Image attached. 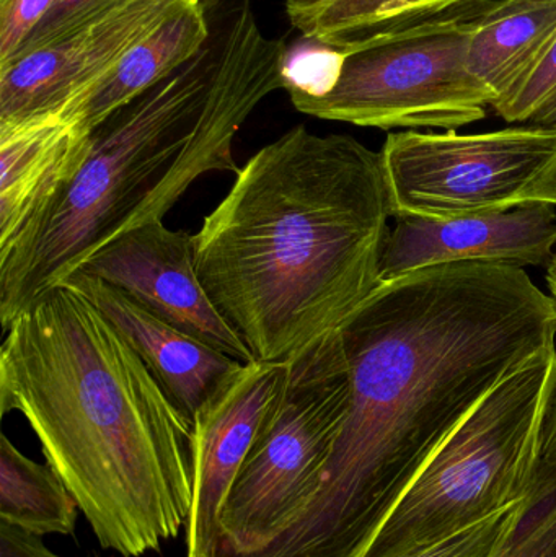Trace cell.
Masks as SVG:
<instances>
[{
	"label": "cell",
	"instance_id": "6da1fadb",
	"mask_svg": "<svg viewBox=\"0 0 556 557\" xmlns=\"http://www.w3.org/2000/svg\"><path fill=\"white\" fill-rule=\"evenodd\" d=\"M338 333L351 401L319 487L271 545L240 557H361L447 435L555 349L556 301L512 264H437L381 282Z\"/></svg>",
	"mask_w": 556,
	"mask_h": 557
},
{
	"label": "cell",
	"instance_id": "7a4b0ae2",
	"mask_svg": "<svg viewBox=\"0 0 556 557\" xmlns=\"http://www.w3.org/2000/svg\"><path fill=\"white\" fill-rule=\"evenodd\" d=\"M0 347V409L20 412L101 548L157 552L188 523L191 422L71 285L23 308Z\"/></svg>",
	"mask_w": 556,
	"mask_h": 557
},
{
	"label": "cell",
	"instance_id": "3957f363",
	"mask_svg": "<svg viewBox=\"0 0 556 557\" xmlns=\"http://www.w3.org/2000/svg\"><path fill=\"white\" fill-rule=\"evenodd\" d=\"M391 218L381 152L296 126L206 215L196 267L254 359L286 362L379 287Z\"/></svg>",
	"mask_w": 556,
	"mask_h": 557
},
{
	"label": "cell",
	"instance_id": "277c9868",
	"mask_svg": "<svg viewBox=\"0 0 556 557\" xmlns=\"http://www.w3.org/2000/svg\"><path fill=\"white\" fill-rule=\"evenodd\" d=\"M283 39L261 33L248 0L232 3L208 46L108 114L81 163L0 255V323L62 284L101 247L163 215L208 172L238 173L242 124L283 88Z\"/></svg>",
	"mask_w": 556,
	"mask_h": 557
},
{
	"label": "cell",
	"instance_id": "5b68a950",
	"mask_svg": "<svg viewBox=\"0 0 556 557\" xmlns=\"http://www.w3.org/2000/svg\"><path fill=\"white\" fill-rule=\"evenodd\" d=\"M556 350L506 376L447 435L361 557H400L456 535L534 493L541 418Z\"/></svg>",
	"mask_w": 556,
	"mask_h": 557
},
{
	"label": "cell",
	"instance_id": "8992f818",
	"mask_svg": "<svg viewBox=\"0 0 556 557\" xmlns=\"http://www.w3.org/2000/svg\"><path fill=\"white\" fill-rule=\"evenodd\" d=\"M351 401L338 330L286 360V375L219 517L215 557L274 542L310 503Z\"/></svg>",
	"mask_w": 556,
	"mask_h": 557
},
{
	"label": "cell",
	"instance_id": "52a82bcc",
	"mask_svg": "<svg viewBox=\"0 0 556 557\" xmlns=\"http://www.w3.org/2000/svg\"><path fill=\"white\" fill-rule=\"evenodd\" d=\"M472 18L421 23L345 46L322 97L291 95L300 113L378 129L457 131L486 116L490 91L467 65Z\"/></svg>",
	"mask_w": 556,
	"mask_h": 557
},
{
	"label": "cell",
	"instance_id": "ba28073f",
	"mask_svg": "<svg viewBox=\"0 0 556 557\" xmlns=\"http://www.w3.org/2000/svg\"><path fill=\"white\" fill-rule=\"evenodd\" d=\"M392 218L454 219L521 205L556 157V126L492 133L404 131L381 150Z\"/></svg>",
	"mask_w": 556,
	"mask_h": 557
},
{
	"label": "cell",
	"instance_id": "9c48e42d",
	"mask_svg": "<svg viewBox=\"0 0 556 557\" xmlns=\"http://www.w3.org/2000/svg\"><path fill=\"white\" fill-rule=\"evenodd\" d=\"M191 0H127L54 41L0 64V127L61 116ZM195 3V2H193Z\"/></svg>",
	"mask_w": 556,
	"mask_h": 557
},
{
	"label": "cell",
	"instance_id": "30bf717a",
	"mask_svg": "<svg viewBox=\"0 0 556 557\" xmlns=\"http://www.w3.org/2000/svg\"><path fill=\"white\" fill-rule=\"evenodd\" d=\"M81 271L238 362H254L247 344L202 285L195 235L170 231L163 221L147 222L101 247Z\"/></svg>",
	"mask_w": 556,
	"mask_h": 557
},
{
	"label": "cell",
	"instance_id": "8fae6325",
	"mask_svg": "<svg viewBox=\"0 0 556 557\" xmlns=\"http://www.w3.org/2000/svg\"><path fill=\"white\" fill-rule=\"evenodd\" d=\"M284 375L286 362L244 363L193 419L186 557H215L225 497L283 388Z\"/></svg>",
	"mask_w": 556,
	"mask_h": 557
},
{
	"label": "cell",
	"instance_id": "7c38bea8",
	"mask_svg": "<svg viewBox=\"0 0 556 557\" xmlns=\"http://www.w3.org/2000/svg\"><path fill=\"white\" fill-rule=\"evenodd\" d=\"M555 208L529 201L508 211L466 218L398 215L382 253L381 282L437 264H551L556 245Z\"/></svg>",
	"mask_w": 556,
	"mask_h": 557
},
{
	"label": "cell",
	"instance_id": "4fadbf2b",
	"mask_svg": "<svg viewBox=\"0 0 556 557\" xmlns=\"http://www.w3.org/2000/svg\"><path fill=\"white\" fill-rule=\"evenodd\" d=\"M64 284L84 294L116 327L189 422L244 366L84 271H75Z\"/></svg>",
	"mask_w": 556,
	"mask_h": 557
},
{
	"label": "cell",
	"instance_id": "5bb4252c",
	"mask_svg": "<svg viewBox=\"0 0 556 557\" xmlns=\"http://www.w3.org/2000/svg\"><path fill=\"white\" fill-rule=\"evenodd\" d=\"M87 137L61 116L0 127V255L77 169Z\"/></svg>",
	"mask_w": 556,
	"mask_h": 557
},
{
	"label": "cell",
	"instance_id": "9a60e30c",
	"mask_svg": "<svg viewBox=\"0 0 556 557\" xmlns=\"http://www.w3.org/2000/svg\"><path fill=\"white\" fill-rule=\"evenodd\" d=\"M211 35L205 5L188 3L140 39L101 84L69 107L61 117L90 133L108 114L195 59L208 46Z\"/></svg>",
	"mask_w": 556,
	"mask_h": 557
},
{
	"label": "cell",
	"instance_id": "2e32d148",
	"mask_svg": "<svg viewBox=\"0 0 556 557\" xmlns=\"http://www.w3.org/2000/svg\"><path fill=\"white\" fill-rule=\"evenodd\" d=\"M470 18L467 65L495 107L521 85L555 41L556 0H492Z\"/></svg>",
	"mask_w": 556,
	"mask_h": 557
},
{
	"label": "cell",
	"instance_id": "e0dca14e",
	"mask_svg": "<svg viewBox=\"0 0 556 557\" xmlns=\"http://www.w3.org/2000/svg\"><path fill=\"white\" fill-rule=\"evenodd\" d=\"M492 0H287L302 36L345 48L372 36L428 22L472 16Z\"/></svg>",
	"mask_w": 556,
	"mask_h": 557
},
{
	"label": "cell",
	"instance_id": "ac0fdd59",
	"mask_svg": "<svg viewBox=\"0 0 556 557\" xmlns=\"http://www.w3.org/2000/svg\"><path fill=\"white\" fill-rule=\"evenodd\" d=\"M81 512L77 500L48 463L0 438V520L33 535L71 536Z\"/></svg>",
	"mask_w": 556,
	"mask_h": 557
},
{
	"label": "cell",
	"instance_id": "d6986e66",
	"mask_svg": "<svg viewBox=\"0 0 556 557\" xmlns=\"http://www.w3.org/2000/svg\"><path fill=\"white\" fill-rule=\"evenodd\" d=\"M531 496L456 535L400 557H499L518 530Z\"/></svg>",
	"mask_w": 556,
	"mask_h": 557
},
{
	"label": "cell",
	"instance_id": "ffe728a7",
	"mask_svg": "<svg viewBox=\"0 0 556 557\" xmlns=\"http://www.w3.org/2000/svg\"><path fill=\"white\" fill-rule=\"evenodd\" d=\"M345 49L302 36L286 48L283 59V88L289 95L322 97L332 90L342 71Z\"/></svg>",
	"mask_w": 556,
	"mask_h": 557
},
{
	"label": "cell",
	"instance_id": "44dd1931",
	"mask_svg": "<svg viewBox=\"0 0 556 557\" xmlns=\"http://www.w3.org/2000/svg\"><path fill=\"white\" fill-rule=\"evenodd\" d=\"M499 557H556V470L542 467L531 503Z\"/></svg>",
	"mask_w": 556,
	"mask_h": 557
},
{
	"label": "cell",
	"instance_id": "7402d4cb",
	"mask_svg": "<svg viewBox=\"0 0 556 557\" xmlns=\"http://www.w3.org/2000/svg\"><path fill=\"white\" fill-rule=\"evenodd\" d=\"M556 97V38L544 58L532 69L511 95L493 107L506 123H529L548 101Z\"/></svg>",
	"mask_w": 556,
	"mask_h": 557
},
{
	"label": "cell",
	"instance_id": "603a6c76",
	"mask_svg": "<svg viewBox=\"0 0 556 557\" xmlns=\"http://www.w3.org/2000/svg\"><path fill=\"white\" fill-rule=\"evenodd\" d=\"M124 2H127V0H54L48 15L39 23L32 38L28 39V42L23 46L20 52L54 41V39L64 36L65 33L98 18V16L116 9Z\"/></svg>",
	"mask_w": 556,
	"mask_h": 557
},
{
	"label": "cell",
	"instance_id": "cb8c5ba5",
	"mask_svg": "<svg viewBox=\"0 0 556 557\" xmlns=\"http://www.w3.org/2000/svg\"><path fill=\"white\" fill-rule=\"evenodd\" d=\"M54 0H0V64L22 51Z\"/></svg>",
	"mask_w": 556,
	"mask_h": 557
},
{
	"label": "cell",
	"instance_id": "d4e9b609",
	"mask_svg": "<svg viewBox=\"0 0 556 557\" xmlns=\"http://www.w3.org/2000/svg\"><path fill=\"white\" fill-rule=\"evenodd\" d=\"M542 467L556 470V354L548 376L541 418Z\"/></svg>",
	"mask_w": 556,
	"mask_h": 557
},
{
	"label": "cell",
	"instance_id": "484cf974",
	"mask_svg": "<svg viewBox=\"0 0 556 557\" xmlns=\"http://www.w3.org/2000/svg\"><path fill=\"white\" fill-rule=\"evenodd\" d=\"M0 557H61L52 553L38 535L0 520Z\"/></svg>",
	"mask_w": 556,
	"mask_h": 557
},
{
	"label": "cell",
	"instance_id": "4316f807",
	"mask_svg": "<svg viewBox=\"0 0 556 557\" xmlns=\"http://www.w3.org/2000/svg\"><path fill=\"white\" fill-rule=\"evenodd\" d=\"M542 201L556 206V157L548 169L526 189L521 202Z\"/></svg>",
	"mask_w": 556,
	"mask_h": 557
},
{
	"label": "cell",
	"instance_id": "83f0119b",
	"mask_svg": "<svg viewBox=\"0 0 556 557\" xmlns=\"http://www.w3.org/2000/svg\"><path fill=\"white\" fill-rule=\"evenodd\" d=\"M528 124H539V126H556V97L554 100L545 103L538 113L532 116Z\"/></svg>",
	"mask_w": 556,
	"mask_h": 557
},
{
	"label": "cell",
	"instance_id": "f1b7e54d",
	"mask_svg": "<svg viewBox=\"0 0 556 557\" xmlns=\"http://www.w3.org/2000/svg\"><path fill=\"white\" fill-rule=\"evenodd\" d=\"M547 284L548 290H551V297L556 301V255L554 260L551 261V264H548Z\"/></svg>",
	"mask_w": 556,
	"mask_h": 557
},
{
	"label": "cell",
	"instance_id": "f546056e",
	"mask_svg": "<svg viewBox=\"0 0 556 557\" xmlns=\"http://www.w3.org/2000/svg\"><path fill=\"white\" fill-rule=\"evenodd\" d=\"M191 2L201 3V5H202V3H205V0H191Z\"/></svg>",
	"mask_w": 556,
	"mask_h": 557
}]
</instances>
